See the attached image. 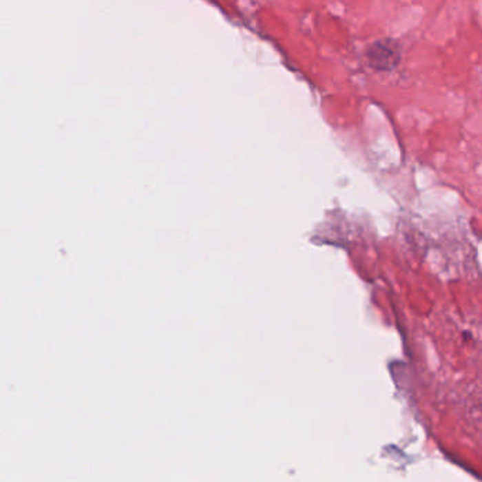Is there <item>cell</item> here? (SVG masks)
<instances>
[{
  "label": "cell",
  "instance_id": "cell-1",
  "mask_svg": "<svg viewBox=\"0 0 482 482\" xmlns=\"http://www.w3.org/2000/svg\"><path fill=\"white\" fill-rule=\"evenodd\" d=\"M401 51L399 44L390 39L372 43L366 50L368 64L378 71H390L400 63Z\"/></svg>",
  "mask_w": 482,
  "mask_h": 482
}]
</instances>
